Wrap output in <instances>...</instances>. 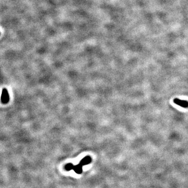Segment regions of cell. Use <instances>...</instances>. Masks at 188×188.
Returning a JSON list of instances; mask_svg holds the SVG:
<instances>
[{"label": "cell", "instance_id": "obj_3", "mask_svg": "<svg viewBox=\"0 0 188 188\" xmlns=\"http://www.w3.org/2000/svg\"><path fill=\"white\" fill-rule=\"evenodd\" d=\"M91 161V158L89 156H86L81 161L80 164H81L82 166H84V165H86L87 164H89Z\"/></svg>", "mask_w": 188, "mask_h": 188}, {"label": "cell", "instance_id": "obj_5", "mask_svg": "<svg viewBox=\"0 0 188 188\" xmlns=\"http://www.w3.org/2000/svg\"><path fill=\"white\" fill-rule=\"evenodd\" d=\"M73 168H74V166L71 163H69V164H67V165H65V168L66 169V170L67 171H70L72 169H73Z\"/></svg>", "mask_w": 188, "mask_h": 188}, {"label": "cell", "instance_id": "obj_2", "mask_svg": "<svg viewBox=\"0 0 188 188\" xmlns=\"http://www.w3.org/2000/svg\"><path fill=\"white\" fill-rule=\"evenodd\" d=\"M2 102L3 104H6L9 101V95L8 93V91L6 89H4L2 92V97H1Z\"/></svg>", "mask_w": 188, "mask_h": 188}, {"label": "cell", "instance_id": "obj_1", "mask_svg": "<svg viewBox=\"0 0 188 188\" xmlns=\"http://www.w3.org/2000/svg\"><path fill=\"white\" fill-rule=\"evenodd\" d=\"M174 102L176 105H178L181 107L185 108H188V102L187 100L176 98L174 100Z\"/></svg>", "mask_w": 188, "mask_h": 188}, {"label": "cell", "instance_id": "obj_4", "mask_svg": "<svg viewBox=\"0 0 188 188\" xmlns=\"http://www.w3.org/2000/svg\"><path fill=\"white\" fill-rule=\"evenodd\" d=\"M82 166L81 164H79L78 165H76L74 166L73 170L75 171V172L78 174H81L82 172Z\"/></svg>", "mask_w": 188, "mask_h": 188}]
</instances>
